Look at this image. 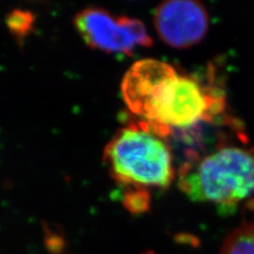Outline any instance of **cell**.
Wrapping results in <instances>:
<instances>
[{"label":"cell","instance_id":"obj_5","mask_svg":"<svg viewBox=\"0 0 254 254\" xmlns=\"http://www.w3.org/2000/svg\"><path fill=\"white\" fill-rule=\"evenodd\" d=\"M154 25L166 45L186 49L204 38L210 17L205 6L197 0H165L155 9Z\"/></svg>","mask_w":254,"mask_h":254},{"label":"cell","instance_id":"obj_1","mask_svg":"<svg viewBox=\"0 0 254 254\" xmlns=\"http://www.w3.org/2000/svg\"><path fill=\"white\" fill-rule=\"evenodd\" d=\"M178 187L190 200L220 212L254 208V145L221 143L190 156L178 171Z\"/></svg>","mask_w":254,"mask_h":254},{"label":"cell","instance_id":"obj_3","mask_svg":"<svg viewBox=\"0 0 254 254\" xmlns=\"http://www.w3.org/2000/svg\"><path fill=\"white\" fill-rule=\"evenodd\" d=\"M225 104L224 94L173 67L156 86L144 119L140 121L165 138L173 128L185 129L211 121L224 111Z\"/></svg>","mask_w":254,"mask_h":254},{"label":"cell","instance_id":"obj_8","mask_svg":"<svg viewBox=\"0 0 254 254\" xmlns=\"http://www.w3.org/2000/svg\"><path fill=\"white\" fill-rule=\"evenodd\" d=\"M32 23H33V17L28 12L15 11L9 17V28L16 35H23L28 33Z\"/></svg>","mask_w":254,"mask_h":254},{"label":"cell","instance_id":"obj_9","mask_svg":"<svg viewBox=\"0 0 254 254\" xmlns=\"http://www.w3.org/2000/svg\"><path fill=\"white\" fill-rule=\"evenodd\" d=\"M142 254H155L153 251H147V252H144V253H142Z\"/></svg>","mask_w":254,"mask_h":254},{"label":"cell","instance_id":"obj_2","mask_svg":"<svg viewBox=\"0 0 254 254\" xmlns=\"http://www.w3.org/2000/svg\"><path fill=\"white\" fill-rule=\"evenodd\" d=\"M103 161L110 177L126 192L168 189L177 175L168 142L140 120L114 134L104 148Z\"/></svg>","mask_w":254,"mask_h":254},{"label":"cell","instance_id":"obj_6","mask_svg":"<svg viewBox=\"0 0 254 254\" xmlns=\"http://www.w3.org/2000/svg\"><path fill=\"white\" fill-rule=\"evenodd\" d=\"M218 254H254V221L244 222L228 234Z\"/></svg>","mask_w":254,"mask_h":254},{"label":"cell","instance_id":"obj_4","mask_svg":"<svg viewBox=\"0 0 254 254\" xmlns=\"http://www.w3.org/2000/svg\"><path fill=\"white\" fill-rule=\"evenodd\" d=\"M73 22L79 36L94 50L129 55L138 48L153 45L140 19L118 15L104 7H85L76 13Z\"/></svg>","mask_w":254,"mask_h":254},{"label":"cell","instance_id":"obj_7","mask_svg":"<svg viewBox=\"0 0 254 254\" xmlns=\"http://www.w3.org/2000/svg\"><path fill=\"white\" fill-rule=\"evenodd\" d=\"M123 204L127 211L132 214H140L148 211L150 205V195L147 192L129 190L123 196Z\"/></svg>","mask_w":254,"mask_h":254}]
</instances>
